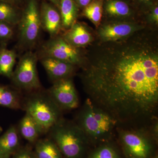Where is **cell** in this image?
<instances>
[{
  "instance_id": "7a4b0ae2",
  "label": "cell",
  "mask_w": 158,
  "mask_h": 158,
  "mask_svg": "<svg viewBox=\"0 0 158 158\" xmlns=\"http://www.w3.org/2000/svg\"><path fill=\"white\" fill-rule=\"evenodd\" d=\"M88 140L94 142L107 141L114 135L118 122L110 113L90 101L85 102L75 122Z\"/></svg>"
},
{
  "instance_id": "d6986e66",
  "label": "cell",
  "mask_w": 158,
  "mask_h": 158,
  "mask_svg": "<svg viewBox=\"0 0 158 158\" xmlns=\"http://www.w3.org/2000/svg\"><path fill=\"white\" fill-rule=\"evenodd\" d=\"M17 55L14 50L7 45H0V75L10 79L12 76Z\"/></svg>"
},
{
  "instance_id": "603a6c76",
  "label": "cell",
  "mask_w": 158,
  "mask_h": 158,
  "mask_svg": "<svg viewBox=\"0 0 158 158\" xmlns=\"http://www.w3.org/2000/svg\"><path fill=\"white\" fill-rule=\"evenodd\" d=\"M15 27L4 22L0 21V44L7 45L14 36Z\"/></svg>"
},
{
  "instance_id": "2e32d148",
  "label": "cell",
  "mask_w": 158,
  "mask_h": 158,
  "mask_svg": "<svg viewBox=\"0 0 158 158\" xmlns=\"http://www.w3.org/2000/svg\"><path fill=\"white\" fill-rule=\"evenodd\" d=\"M23 97L22 91L12 85H2L0 94V106L12 110H22Z\"/></svg>"
},
{
  "instance_id": "83f0119b",
  "label": "cell",
  "mask_w": 158,
  "mask_h": 158,
  "mask_svg": "<svg viewBox=\"0 0 158 158\" xmlns=\"http://www.w3.org/2000/svg\"><path fill=\"white\" fill-rule=\"evenodd\" d=\"M14 4L15 6L23 8L27 2V0H0Z\"/></svg>"
},
{
  "instance_id": "f546056e",
  "label": "cell",
  "mask_w": 158,
  "mask_h": 158,
  "mask_svg": "<svg viewBox=\"0 0 158 158\" xmlns=\"http://www.w3.org/2000/svg\"><path fill=\"white\" fill-rule=\"evenodd\" d=\"M49 2L52 3L54 6L59 9V0H48Z\"/></svg>"
},
{
  "instance_id": "484cf974",
  "label": "cell",
  "mask_w": 158,
  "mask_h": 158,
  "mask_svg": "<svg viewBox=\"0 0 158 158\" xmlns=\"http://www.w3.org/2000/svg\"><path fill=\"white\" fill-rule=\"evenodd\" d=\"M137 5L142 9H148V10L155 4L156 0H133Z\"/></svg>"
},
{
  "instance_id": "9a60e30c",
  "label": "cell",
  "mask_w": 158,
  "mask_h": 158,
  "mask_svg": "<svg viewBox=\"0 0 158 158\" xmlns=\"http://www.w3.org/2000/svg\"><path fill=\"white\" fill-rule=\"evenodd\" d=\"M17 128L20 136L31 143H36L44 134L39 124L27 113L21 119Z\"/></svg>"
},
{
  "instance_id": "7402d4cb",
  "label": "cell",
  "mask_w": 158,
  "mask_h": 158,
  "mask_svg": "<svg viewBox=\"0 0 158 158\" xmlns=\"http://www.w3.org/2000/svg\"><path fill=\"white\" fill-rule=\"evenodd\" d=\"M104 0H93L85 7L83 11L84 16L98 27L100 23L103 13Z\"/></svg>"
},
{
  "instance_id": "e0dca14e",
  "label": "cell",
  "mask_w": 158,
  "mask_h": 158,
  "mask_svg": "<svg viewBox=\"0 0 158 158\" xmlns=\"http://www.w3.org/2000/svg\"><path fill=\"white\" fill-rule=\"evenodd\" d=\"M110 17L124 18L133 14V10L125 0H104L103 12Z\"/></svg>"
},
{
  "instance_id": "3957f363",
  "label": "cell",
  "mask_w": 158,
  "mask_h": 158,
  "mask_svg": "<svg viewBox=\"0 0 158 158\" xmlns=\"http://www.w3.org/2000/svg\"><path fill=\"white\" fill-rule=\"evenodd\" d=\"M22 110L39 124L44 134L48 133L62 119V111L48 92L42 88L27 93L24 96Z\"/></svg>"
},
{
  "instance_id": "4fadbf2b",
  "label": "cell",
  "mask_w": 158,
  "mask_h": 158,
  "mask_svg": "<svg viewBox=\"0 0 158 158\" xmlns=\"http://www.w3.org/2000/svg\"><path fill=\"white\" fill-rule=\"evenodd\" d=\"M17 127L11 126L0 136V152L11 158L21 148L20 138Z\"/></svg>"
},
{
  "instance_id": "5b68a950",
  "label": "cell",
  "mask_w": 158,
  "mask_h": 158,
  "mask_svg": "<svg viewBox=\"0 0 158 158\" xmlns=\"http://www.w3.org/2000/svg\"><path fill=\"white\" fill-rule=\"evenodd\" d=\"M16 27L17 47L21 51H33L39 44L42 30L38 0H27Z\"/></svg>"
},
{
  "instance_id": "30bf717a",
  "label": "cell",
  "mask_w": 158,
  "mask_h": 158,
  "mask_svg": "<svg viewBox=\"0 0 158 158\" xmlns=\"http://www.w3.org/2000/svg\"><path fill=\"white\" fill-rule=\"evenodd\" d=\"M40 13L42 30L48 33L50 37L58 36L62 28L59 9L50 2L43 1L40 6Z\"/></svg>"
},
{
  "instance_id": "7c38bea8",
  "label": "cell",
  "mask_w": 158,
  "mask_h": 158,
  "mask_svg": "<svg viewBox=\"0 0 158 158\" xmlns=\"http://www.w3.org/2000/svg\"><path fill=\"white\" fill-rule=\"evenodd\" d=\"M49 77L53 82L71 77L75 70V65L51 57L39 59Z\"/></svg>"
},
{
  "instance_id": "1f68e13d",
  "label": "cell",
  "mask_w": 158,
  "mask_h": 158,
  "mask_svg": "<svg viewBox=\"0 0 158 158\" xmlns=\"http://www.w3.org/2000/svg\"><path fill=\"white\" fill-rule=\"evenodd\" d=\"M2 85H0V94H1V91H2Z\"/></svg>"
},
{
  "instance_id": "52a82bcc",
  "label": "cell",
  "mask_w": 158,
  "mask_h": 158,
  "mask_svg": "<svg viewBox=\"0 0 158 158\" xmlns=\"http://www.w3.org/2000/svg\"><path fill=\"white\" fill-rule=\"evenodd\" d=\"M38 59L51 57L75 66L83 65L84 60L78 49L73 46L62 37H50L38 46L36 52Z\"/></svg>"
},
{
  "instance_id": "f1b7e54d",
  "label": "cell",
  "mask_w": 158,
  "mask_h": 158,
  "mask_svg": "<svg viewBox=\"0 0 158 158\" xmlns=\"http://www.w3.org/2000/svg\"><path fill=\"white\" fill-rule=\"evenodd\" d=\"M78 8H85L93 0H73Z\"/></svg>"
},
{
  "instance_id": "836d02e7",
  "label": "cell",
  "mask_w": 158,
  "mask_h": 158,
  "mask_svg": "<svg viewBox=\"0 0 158 158\" xmlns=\"http://www.w3.org/2000/svg\"><path fill=\"white\" fill-rule=\"evenodd\" d=\"M155 158H158L157 157H156Z\"/></svg>"
},
{
  "instance_id": "44dd1931",
  "label": "cell",
  "mask_w": 158,
  "mask_h": 158,
  "mask_svg": "<svg viewBox=\"0 0 158 158\" xmlns=\"http://www.w3.org/2000/svg\"><path fill=\"white\" fill-rule=\"evenodd\" d=\"M22 9L11 3L0 1V21L16 27L19 22Z\"/></svg>"
},
{
  "instance_id": "8992f818",
  "label": "cell",
  "mask_w": 158,
  "mask_h": 158,
  "mask_svg": "<svg viewBox=\"0 0 158 158\" xmlns=\"http://www.w3.org/2000/svg\"><path fill=\"white\" fill-rule=\"evenodd\" d=\"M38 60L36 52L29 51L24 53L10 78L12 86L27 93L41 89L37 72Z\"/></svg>"
},
{
  "instance_id": "8fae6325",
  "label": "cell",
  "mask_w": 158,
  "mask_h": 158,
  "mask_svg": "<svg viewBox=\"0 0 158 158\" xmlns=\"http://www.w3.org/2000/svg\"><path fill=\"white\" fill-rule=\"evenodd\" d=\"M138 29L135 25L131 23H115L102 27L99 34L104 42H113L129 37Z\"/></svg>"
},
{
  "instance_id": "9c48e42d",
  "label": "cell",
  "mask_w": 158,
  "mask_h": 158,
  "mask_svg": "<svg viewBox=\"0 0 158 158\" xmlns=\"http://www.w3.org/2000/svg\"><path fill=\"white\" fill-rule=\"evenodd\" d=\"M47 91L62 111L73 110L78 106V96L70 77L53 82Z\"/></svg>"
},
{
  "instance_id": "ac0fdd59",
  "label": "cell",
  "mask_w": 158,
  "mask_h": 158,
  "mask_svg": "<svg viewBox=\"0 0 158 158\" xmlns=\"http://www.w3.org/2000/svg\"><path fill=\"white\" fill-rule=\"evenodd\" d=\"M59 10L62 28L68 30L76 22L79 8L73 0H59Z\"/></svg>"
},
{
  "instance_id": "ba28073f",
  "label": "cell",
  "mask_w": 158,
  "mask_h": 158,
  "mask_svg": "<svg viewBox=\"0 0 158 158\" xmlns=\"http://www.w3.org/2000/svg\"><path fill=\"white\" fill-rule=\"evenodd\" d=\"M120 139L125 152L129 158H148L152 152L149 139L142 131H122Z\"/></svg>"
},
{
  "instance_id": "4316f807",
  "label": "cell",
  "mask_w": 158,
  "mask_h": 158,
  "mask_svg": "<svg viewBox=\"0 0 158 158\" xmlns=\"http://www.w3.org/2000/svg\"><path fill=\"white\" fill-rule=\"evenodd\" d=\"M149 19L153 23L157 24L158 23V6L156 3L149 9Z\"/></svg>"
},
{
  "instance_id": "ffe728a7",
  "label": "cell",
  "mask_w": 158,
  "mask_h": 158,
  "mask_svg": "<svg viewBox=\"0 0 158 158\" xmlns=\"http://www.w3.org/2000/svg\"><path fill=\"white\" fill-rule=\"evenodd\" d=\"M35 144L34 152L37 158H62L58 146L50 138L39 139Z\"/></svg>"
},
{
  "instance_id": "cb8c5ba5",
  "label": "cell",
  "mask_w": 158,
  "mask_h": 158,
  "mask_svg": "<svg viewBox=\"0 0 158 158\" xmlns=\"http://www.w3.org/2000/svg\"><path fill=\"white\" fill-rule=\"evenodd\" d=\"M88 158H119L116 151L112 146L107 144L98 148Z\"/></svg>"
},
{
  "instance_id": "d4e9b609",
  "label": "cell",
  "mask_w": 158,
  "mask_h": 158,
  "mask_svg": "<svg viewBox=\"0 0 158 158\" xmlns=\"http://www.w3.org/2000/svg\"><path fill=\"white\" fill-rule=\"evenodd\" d=\"M13 158H37L34 152L29 147H21L13 155Z\"/></svg>"
},
{
  "instance_id": "d6a6232c",
  "label": "cell",
  "mask_w": 158,
  "mask_h": 158,
  "mask_svg": "<svg viewBox=\"0 0 158 158\" xmlns=\"http://www.w3.org/2000/svg\"><path fill=\"white\" fill-rule=\"evenodd\" d=\"M2 127L0 126V134L2 133Z\"/></svg>"
},
{
  "instance_id": "5bb4252c",
  "label": "cell",
  "mask_w": 158,
  "mask_h": 158,
  "mask_svg": "<svg viewBox=\"0 0 158 158\" xmlns=\"http://www.w3.org/2000/svg\"><path fill=\"white\" fill-rule=\"evenodd\" d=\"M62 37L77 48L88 45L92 40L91 34L85 26L78 22L74 23Z\"/></svg>"
},
{
  "instance_id": "6da1fadb",
  "label": "cell",
  "mask_w": 158,
  "mask_h": 158,
  "mask_svg": "<svg viewBox=\"0 0 158 158\" xmlns=\"http://www.w3.org/2000/svg\"><path fill=\"white\" fill-rule=\"evenodd\" d=\"M107 43L82 65L89 98L118 123L153 119L158 104L156 46L142 35Z\"/></svg>"
},
{
  "instance_id": "277c9868",
  "label": "cell",
  "mask_w": 158,
  "mask_h": 158,
  "mask_svg": "<svg viewBox=\"0 0 158 158\" xmlns=\"http://www.w3.org/2000/svg\"><path fill=\"white\" fill-rule=\"evenodd\" d=\"M49 138L56 143L66 158H78L88 141L82 130L75 122L62 118L48 132Z\"/></svg>"
},
{
  "instance_id": "4dcf8cb0",
  "label": "cell",
  "mask_w": 158,
  "mask_h": 158,
  "mask_svg": "<svg viewBox=\"0 0 158 158\" xmlns=\"http://www.w3.org/2000/svg\"><path fill=\"white\" fill-rule=\"evenodd\" d=\"M0 158H10L6 156H4L0 152Z\"/></svg>"
}]
</instances>
